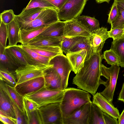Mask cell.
I'll list each match as a JSON object with an SVG mask.
<instances>
[{"mask_svg": "<svg viewBox=\"0 0 124 124\" xmlns=\"http://www.w3.org/2000/svg\"><path fill=\"white\" fill-rule=\"evenodd\" d=\"M103 59L101 52L93 53L85 60L83 67L73 78L72 84L76 85L78 88L94 95L103 81L101 76Z\"/></svg>", "mask_w": 124, "mask_h": 124, "instance_id": "1", "label": "cell"}, {"mask_svg": "<svg viewBox=\"0 0 124 124\" xmlns=\"http://www.w3.org/2000/svg\"><path fill=\"white\" fill-rule=\"evenodd\" d=\"M61 107L63 117L71 113L84 105L91 101L89 93L80 89L67 88L64 90Z\"/></svg>", "mask_w": 124, "mask_h": 124, "instance_id": "2", "label": "cell"}, {"mask_svg": "<svg viewBox=\"0 0 124 124\" xmlns=\"http://www.w3.org/2000/svg\"><path fill=\"white\" fill-rule=\"evenodd\" d=\"M120 70L118 65H113L108 68L102 64L101 65V76L104 77L107 80L103 81L102 84L104 85L105 88L100 93L104 97L112 102Z\"/></svg>", "mask_w": 124, "mask_h": 124, "instance_id": "3", "label": "cell"}, {"mask_svg": "<svg viewBox=\"0 0 124 124\" xmlns=\"http://www.w3.org/2000/svg\"><path fill=\"white\" fill-rule=\"evenodd\" d=\"M64 93V90L51 89L44 86L24 96L35 102L40 107L50 104L61 102Z\"/></svg>", "mask_w": 124, "mask_h": 124, "instance_id": "4", "label": "cell"}, {"mask_svg": "<svg viewBox=\"0 0 124 124\" xmlns=\"http://www.w3.org/2000/svg\"><path fill=\"white\" fill-rule=\"evenodd\" d=\"M38 110L41 124H63L61 102L41 107Z\"/></svg>", "mask_w": 124, "mask_h": 124, "instance_id": "5", "label": "cell"}, {"mask_svg": "<svg viewBox=\"0 0 124 124\" xmlns=\"http://www.w3.org/2000/svg\"><path fill=\"white\" fill-rule=\"evenodd\" d=\"M60 21L58 12L52 8H45L33 21L19 26L20 29L28 30L48 26Z\"/></svg>", "mask_w": 124, "mask_h": 124, "instance_id": "6", "label": "cell"}, {"mask_svg": "<svg viewBox=\"0 0 124 124\" xmlns=\"http://www.w3.org/2000/svg\"><path fill=\"white\" fill-rule=\"evenodd\" d=\"M88 0H67L58 11L60 20L65 21L75 19L82 13Z\"/></svg>", "mask_w": 124, "mask_h": 124, "instance_id": "7", "label": "cell"}, {"mask_svg": "<svg viewBox=\"0 0 124 124\" xmlns=\"http://www.w3.org/2000/svg\"><path fill=\"white\" fill-rule=\"evenodd\" d=\"M52 67V65L41 66L30 64L20 66L15 71L17 84L32 79L44 76L46 71Z\"/></svg>", "mask_w": 124, "mask_h": 124, "instance_id": "8", "label": "cell"}, {"mask_svg": "<svg viewBox=\"0 0 124 124\" xmlns=\"http://www.w3.org/2000/svg\"><path fill=\"white\" fill-rule=\"evenodd\" d=\"M50 63L60 76L62 81V88L64 90L68 85L69 77L72 70L71 65L66 56L63 54L58 55L51 59Z\"/></svg>", "mask_w": 124, "mask_h": 124, "instance_id": "9", "label": "cell"}, {"mask_svg": "<svg viewBox=\"0 0 124 124\" xmlns=\"http://www.w3.org/2000/svg\"><path fill=\"white\" fill-rule=\"evenodd\" d=\"M91 101L82 106L68 116L63 117V124H88Z\"/></svg>", "mask_w": 124, "mask_h": 124, "instance_id": "10", "label": "cell"}, {"mask_svg": "<svg viewBox=\"0 0 124 124\" xmlns=\"http://www.w3.org/2000/svg\"><path fill=\"white\" fill-rule=\"evenodd\" d=\"M107 30L102 27L91 32L87 39L93 53L101 52L105 41L109 38Z\"/></svg>", "mask_w": 124, "mask_h": 124, "instance_id": "11", "label": "cell"}, {"mask_svg": "<svg viewBox=\"0 0 124 124\" xmlns=\"http://www.w3.org/2000/svg\"><path fill=\"white\" fill-rule=\"evenodd\" d=\"M64 37H70L90 36L91 32L76 19L65 21Z\"/></svg>", "mask_w": 124, "mask_h": 124, "instance_id": "12", "label": "cell"}, {"mask_svg": "<svg viewBox=\"0 0 124 124\" xmlns=\"http://www.w3.org/2000/svg\"><path fill=\"white\" fill-rule=\"evenodd\" d=\"M45 86V81L44 76L17 84L14 87L20 94L24 96L36 92Z\"/></svg>", "mask_w": 124, "mask_h": 124, "instance_id": "13", "label": "cell"}, {"mask_svg": "<svg viewBox=\"0 0 124 124\" xmlns=\"http://www.w3.org/2000/svg\"><path fill=\"white\" fill-rule=\"evenodd\" d=\"M19 49L29 64L41 66L51 65L52 58L42 56L22 44L18 45Z\"/></svg>", "mask_w": 124, "mask_h": 124, "instance_id": "14", "label": "cell"}, {"mask_svg": "<svg viewBox=\"0 0 124 124\" xmlns=\"http://www.w3.org/2000/svg\"><path fill=\"white\" fill-rule=\"evenodd\" d=\"M92 103L98 107L103 112L116 119L120 116L119 110L112 103L104 97L100 93L97 92L93 96Z\"/></svg>", "mask_w": 124, "mask_h": 124, "instance_id": "15", "label": "cell"}, {"mask_svg": "<svg viewBox=\"0 0 124 124\" xmlns=\"http://www.w3.org/2000/svg\"><path fill=\"white\" fill-rule=\"evenodd\" d=\"M0 80V110L16 119L10 98L5 88V83Z\"/></svg>", "mask_w": 124, "mask_h": 124, "instance_id": "16", "label": "cell"}, {"mask_svg": "<svg viewBox=\"0 0 124 124\" xmlns=\"http://www.w3.org/2000/svg\"><path fill=\"white\" fill-rule=\"evenodd\" d=\"M44 77L46 88L51 89L63 90L61 77L53 67L46 71Z\"/></svg>", "mask_w": 124, "mask_h": 124, "instance_id": "17", "label": "cell"}, {"mask_svg": "<svg viewBox=\"0 0 124 124\" xmlns=\"http://www.w3.org/2000/svg\"><path fill=\"white\" fill-rule=\"evenodd\" d=\"M87 53L86 50L83 49L66 54V56L72 66V71L75 74L83 67Z\"/></svg>", "mask_w": 124, "mask_h": 124, "instance_id": "18", "label": "cell"}, {"mask_svg": "<svg viewBox=\"0 0 124 124\" xmlns=\"http://www.w3.org/2000/svg\"><path fill=\"white\" fill-rule=\"evenodd\" d=\"M25 46L42 56L51 58L58 55L63 54L61 47L59 46Z\"/></svg>", "mask_w": 124, "mask_h": 124, "instance_id": "19", "label": "cell"}, {"mask_svg": "<svg viewBox=\"0 0 124 124\" xmlns=\"http://www.w3.org/2000/svg\"><path fill=\"white\" fill-rule=\"evenodd\" d=\"M63 37H53L39 35L29 41L25 46H54L61 47Z\"/></svg>", "mask_w": 124, "mask_h": 124, "instance_id": "20", "label": "cell"}, {"mask_svg": "<svg viewBox=\"0 0 124 124\" xmlns=\"http://www.w3.org/2000/svg\"><path fill=\"white\" fill-rule=\"evenodd\" d=\"M45 8H36L22 11L19 14L15 15L14 20L20 26L34 20Z\"/></svg>", "mask_w": 124, "mask_h": 124, "instance_id": "21", "label": "cell"}, {"mask_svg": "<svg viewBox=\"0 0 124 124\" xmlns=\"http://www.w3.org/2000/svg\"><path fill=\"white\" fill-rule=\"evenodd\" d=\"M65 21L60 20L47 27L39 35L53 37H64Z\"/></svg>", "mask_w": 124, "mask_h": 124, "instance_id": "22", "label": "cell"}, {"mask_svg": "<svg viewBox=\"0 0 124 124\" xmlns=\"http://www.w3.org/2000/svg\"><path fill=\"white\" fill-rule=\"evenodd\" d=\"M18 67L6 52L5 48L0 44V69L15 73Z\"/></svg>", "mask_w": 124, "mask_h": 124, "instance_id": "23", "label": "cell"}, {"mask_svg": "<svg viewBox=\"0 0 124 124\" xmlns=\"http://www.w3.org/2000/svg\"><path fill=\"white\" fill-rule=\"evenodd\" d=\"M5 49L19 67L29 64L20 51L18 45L11 46H7Z\"/></svg>", "mask_w": 124, "mask_h": 124, "instance_id": "24", "label": "cell"}, {"mask_svg": "<svg viewBox=\"0 0 124 124\" xmlns=\"http://www.w3.org/2000/svg\"><path fill=\"white\" fill-rule=\"evenodd\" d=\"M8 46L16 45L20 43V28L14 19L7 25Z\"/></svg>", "mask_w": 124, "mask_h": 124, "instance_id": "25", "label": "cell"}, {"mask_svg": "<svg viewBox=\"0 0 124 124\" xmlns=\"http://www.w3.org/2000/svg\"><path fill=\"white\" fill-rule=\"evenodd\" d=\"M48 26L42 27L28 30L20 29V43L23 45H26L29 41L39 35Z\"/></svg>", "mask_w": 124, "mask_h": 124, "instance_id": "26", "label": "cell"}, {"mask_svg": "<svg viewBox=\"0 0 124 124\" xmlns=\"http://www.w3.org/2000/svg\"><path fill=\"white\" fill-rule=\"evenodd\" d=\"M110 49L117 56L118 65L124 68V36L123 38L113 40Z\"/></svg>", "mask_w": 124, "mask_h": 124, "instance_id": "27", "label": "cell"}, {"mask_svg": "<svg viewBox=\"0 0 124 124\" xmlns=\"http://www.w3.org/2000/svg\"><path fill=\"white\" fill-rule=\"evenodd\" d=\"M88 124H105L103 111L92 102L91 105Z\"/></svg>", "mask_w": 124, "mask_h": 124, "instance_id": "28", "label": "cell"}, {"mask_svg": "<svg viewBox=\"0 0 124 124\" xmlns=\"http://www.w3.org/2000/svg\"><path fill=\"white\" fill-rule=\"evenodd\" d=\"M76 19L91 32L100 28L99 21L94 17L86 16H79Z\"/></svg>", "mask_w": 124, "mask_h": 124, "instance_id": "29", "label": "cell"}, {"mask_svg": "<svg viewBox=\"0 0 124 124\" xmlns=\"http://www.w3.org/2000/svg\"><path fill=\"white\" fill-rule=\"evenodd\" d=\"M5 87L12 99L20 110L23 113V96L20 94L16 91L14 87L11 86L5 83Z\"/></svg>", "mask_w": 124, "mask_h": 124, "instance_id": "30", "label": "cell"}, {"mask_svg": "<svg viewBox=\"0 0 124 124\" xmlns=\"http://www.w3.org/2000/svg\"><path fill=\"white\" fill-rule=\"evenodd\" d=\"M85 38H86L83 37H63L61 46L63 52L66 54L69 53L70 50L74 45Z\"/></svg>", "mask_w": 124, "mask_h": 124, "instance_id": "31", "label": "cell"}, {"mask_svg": "<svg viewBox=\"0 0 124 124\" xmlns=\"http://www.w3.org/2000/svg\"><path fill=\"white\" fill-rule=\"evenodd\" d=\"M83 49L87 51V54L85 60L89 58L93 54L87 38H85L79 41L74 45L70 50L69 53L73 52Z\"/></svg>", "mask_w": 124, "mask_h": 124, "instance_id": "32", "label": "cell"}, {"mask_svg": "<svg viewBox=\"0 0 124 124\" xmlns=\"http://www.w3.org/2000/svg\"><path fill=\"white\" fill-rule=\"evenodd\" d=\"M0 80L12 87L17 84L15 73L6 70L0 69Z\"/></svg>", "mask_w": 124, "mask_h": 124, "instance_id": "33", "label": "cell"}, {"mask_svg": "<svg viewBox=\"0 0 124 124\" xmlns=\"http://www.w3.org/2000/svg\"><path fill=\"white\" fill-rule=\"evenodd\" d=\"M36 8H52L58 11L55 6L46 0H31L27 6L22 11Z\"/></svg>", "mask_w": 124, "mask_h": 124, "instance_id": "34", "label": "cell"}, {"mask_svg": "<svg viewBox=\"0 0 124 124\" xmlns=\"http://www.w3.org/2000/svg\"><path fill=\"white\" fill-rule=\"evenodd\" d=\"M23 114L27 124H41L38 109L31 112L24 111Z\"/></svg>", "mask_w": 124, "mask_h": 124, "instance_id": "35", "label": "cell"}, {"mask_svg": "<svg viewBox=\"0 0 124 124\" xmlns=\"http://www.w3.org/2000/svg\"><path fill=\"white\" fill-rule=\"evenodd\" d=\"M103 55V59L106 61L108 64L111 65H118L117 56L111 49L104 51Z\"/></svg>", "mask_w": 124, "mask_h": 124, "instance_id": "36", "label": "cell"}, {"mask_svg": "<svg viewBox=\"0 0 124 124\" xmlns=\"http://www.w3.org/2000/svg\"><path fill=\"white\" fill-rule=\"evenodd\" d=\"M117 7L119 15L111 25V30L115 28L124 29V9L118 5Z\"/></svg>", "mask_w": 124, "mask_h": 124, "instance_id": "37", "label": "cell"}, {"mask_svg": "<svg viewBox=\"0 0 124 124\" xmlns=\"http://www.w3.org/2000/svg\"><path fill=\"white\" fill-rule=\"evenodd\" d=\"M23 112H31L37 110L39 107L35 102L25 96L23 97Z\"/></svg>", "mask_w": 124, "mask_h": 124, "instance_id": "38", "label": "cell"}, {"mask_svg": "<svg viewBox=\"0 0 124 124\" xmlns=\"http://www.w3.org/2000/svg\"><path fill=\"white\" fill-rule=\"evenodd\" d=\"M7 25L0 20V44L5 48L6 47L8 37Z\"/></svg>", "mask_w": 124, "mask_h": 124, "instance_id": "39", "label": "cell"}, {"mask_svg": "<svg viewBox=\"0 0 124 124\" xmlns=\"http://www.w3.org/2000/svg\"><path fill=\"white\" fill-rule=\"evenodd\" d=\"M15 15L12 9L3 11L0 15V20L8 25L14 19Z\"/></svg>", "mask_w": 124, "mask_h": 124, "instance_id": "40", "label": "cell"}, {"mask_svg": "<svg viewBox=\"0 0 124 124\" xmlns=\"http://www.w3.org/2000/svg\"><path fill=\"white\" fill-rule=\"evenodd\" d=\"M119 15V12L117 3L116 0H114L111 10L108 15L107 23L111 25L118 17Z\"/></svg>", "mask_w": 124, "mask_h": 124, "instance_id": "41", "label": "cell"}, {"mask_svg": "<svg viewBox=\"0 0 124 124\" xmlns=\"http://www.w3.org/2000/svg\"><path fill=\"white\" fill-rule=\"evenodd\" d=\"M124 34V29L115 28L108 31L109 37L112 38L113 40L123 38Z\"/></svg>", "mask_w": 124, "mask_h": 124, "instance_id": "42", "label": "cell"}, {"mask_svg": "<svg viewBox=\"0 0 124 124\" xmlns=\"http://www.w3.org/2000/svg\"><path fill=\"white\" fill-rule=\"evenodd\" d=\"M0 120L4 124H16V119L0 110Z\"/></svg>", "mask_w": 124, "mask_h": 124, "instance_id": "43", "label": "cell"}, {"mask_svg": "<svg viewBox=\"0 0 124 124\" xmlns=\"http://www.w3.org/2000/svg\"><path fill=\"white\" fill-rule=\"evenodd\" d=\"M103 115L105 124H118L117 119L103 112Z\"/></svg>", "mask_w": 124, "mask_h": 124, "instance_id": "44", "label": "cell"}, {"mask_svg": "<svg viewBox=\"0 0 124 124\" xmlns=\"http://www.w3.org/2000/svg\"><path fill=\"white\" fill-rule=\"evenodd\" d=\"M55 6L58 11L63 6L67 0H46Z\"/></svg>", "mask_w": 124, "mask_h": 124, "instance_id": "45", "label": "cell"}, {"mask_svg": "<svg viewBox=\"0 0 124 124\" xmlns=\"http://www.w3.org/2000/svg\"><path fill=\"white\" fill-rule=\"evenodd\" d=\"M123 76L124 77V74ZM118 99L124 103V82L121 91L119 94Z\"/></svg>", "mask_w": 124, "mask_h": 124, "instance_id": "46", "label": "cell"}, {"mask_svg": "<svg viewBox=\"0 0 124 124\" xmlns=\"http://www.w3.org/2000/svg\"><path fill=\"white\" fill-rule=\"evenodd\" d=\"M118 119V124H124V109Z\"/></svg>", "mask_w": 124, "mask_h": 124, "instance_id": "47", "label": "cell"}, {"mask_svg": "<svg viewBox=\"0 0 124 124\" xmlns=\"http://www.w3.org/2000/svg\"><path fill=\"white\" fill-rule=\"evenodd\" d=\"M117 5L122 8L124 9V0H115Z\"/></svg>", "mask_w": 124, "mask_h": 124, "instance_id": "48", "label": "cell"}, {"mask_svg": "<svg viewBox=\"0 0 124 124\" xmlns=\"http://www.w3.org/2000/svg\"><path fill=\"white\" fill-rule=\"evenodd\" d=\"M95 0L96 2L98 3H101L105 2L109 3L110 0Z\"/></svg>", "mask_w": 124, "mask_h": 124, "instance_id": "49", "label": "cell"}, {"mask_svg": "<svg viewBox=\"0 0 124 124\" xmlns=\"http://www.w3.org/2000/svg\"></svg>", "mask_w": 124, "mask_h": 124, "instance_id": "50", "label": "cell"}, {"mask_svg": "<svg viewBox=\"0 0 124 124\" xmlns=\"http://www.w3.org/2000/svg\"></svg>", "mask_w": 124, "mask_h": 124, "instance_id": "51", "label": "cell"}]
</instances>
